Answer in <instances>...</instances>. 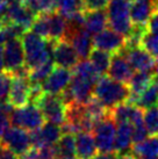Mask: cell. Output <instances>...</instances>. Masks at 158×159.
I'll return each instance as SVG.
<instances>
[{
  "label": "cell",
  "mask_w": 158,
  "mask_h": 159,
  "mask_svg": "<svg viewBox=\"0 0 158 159\" xmlns=\"http://www.w3.org/2000/svg\"><path fill=\"white\" fill-rule=\"evenodd\" d=\"M100 75L94 70L93 65L87 59L79 61L72 70L70 84L67 86L72 95L73 102L85 103L93 95V89Z\"/></svg>",
  "instance_id": "obj_1"
},
{
  "label": "cell",
  "mask_w": 158,
  "mask_h": 159,
  "mask_svg": "<svg viewBox=\"0 0 158 159\" xmlns=\"http://www.w3.org/2000/svg\"><path fill=\"white\" fill-rule=\"evenodd\" d=\"M93 97L110 111L120 103L127 102L130 98V89L122 81L112 79L105 75L98 78L93 89Z\"/></svg>",
  "instance_id": "obj_2"
},
{
  "label": "cell",
  "mask_w": 158,
  "mask_h": 159,
  "mask_svg": "<svg viewBox=\"0 0 158 159\" xmlns=\"http://www.w3.org/2000/svg\"><path fill=\"white\" fill-rule=\"evenodd\" d=\"M21 41L25 50V69L27 71L53 58V41L45 40L31 30L25 31L21 36Z\"/></svg>",
  "instance_id": "obj_3"
},
{
  "label": "cell",
  "mask_w": 158,
  "mask_h": 159,
  "mask_svg": "<svg viewBox=\"0 0 158 159\" xmlns=\"http://www.w3.org/2000/svg\"><path fill=\"white\" fill-rule=\"evenodd\" d=\"M130 1L129 0H110L108 4L107 19L108 26L126 39L130 35L132 22L129 15Z\"/></svg>",
  "instance_id": "obj_4"
},
{
  "label": "cell",
  "mask_w": 158,
  "mask_h": 159,
  "mask_svg": "<svg viewBox=\"0 0 158 159\" xmlns=\"http://www.w3.org/2000/svg\"><path fill=\"white\" fill-rule=\"evenodd\" d=\"M44 122L45 117L40 107L30 102L20 108H14L11 113V124L25 129L27 131L40 129Z\"/></svg>",
  "instance_id": "obj_5"
},
{
  "label": "cell",
  "mask_w": 158,
  "mask_h": 159,
  "mask_svg": "<svg viewBox=\"0 0 158 159\" xmlns=\"http://www.w3.org/2000/svg\"><path fill=\"white\" fill-rule=\"evenodd\" d=\"M36 106L42 111L45 121L53 122L58 125H63L66 120V105L62 99L61 94H48L43 93L36 102Z\"/></svg>",
  "instance_id": "obj_6"
},
{
  "label": "cell",
  "mask_w": 158,
  "mask_h": 159,
  "mask_svg": "<svg viewBox=\"0 0 158 159\" xmlns=\"http://www.w3.org/2000/svg\"><path fill=\"white\" fill-rule=\"evenodd\" d=\"M29 95L30 81L28 79V71L23 67L12 75V83L7 95V101L14 108H20L29 103Z\"/></svg>",
  "instance_id": "obj_7"
},
{
  "label": "cell",
  "mask_w": 158,
  "mask_h": 159,
  "mask_svg": "<svg viewBox=\"0 0 158 159\" xmlns=\"http://www.w3.org/2000/svg\"><path fill=\"white\" fill-rule=\"evenodd\" d=\"M116 134V123L109 114L104 119L95 122L92 130V135L97 144V149L100 152L114 151V141Z\"/></svg>",
  "instance_id": "obj_8"
},
{
  "label": "cell",
  "mask_w": 158,
  "mask_h": 159,
  "mask_svg": "<svg viewBox=\"0 0 158 159\" xmlns=\"http://www.w3.org/2000/svg\"><path fill=\"white\" fill-rule=\"evenodd\" d=\"M5 71L13 75L25 67V50L21 37H15L4 44Z\"/></svg>",
  "instance_id": "obj_9"
},
{
  "label": "cell",
  "mask_w": 158,
  "mask_h": 159,
  "mask_svg": "<svg viewBox=\"0 0 158 159\" xmlns=\"http://www.w3.org/2000/svg\"><path fill=\"white\" fill-rule=\"evenodd\" d=\"M0 142L21 157L31 148L30 134L19 127H9L2 135Z\"/></svg>",
  "instance_id": "obj_10"
},
{
  "label": "cell",
  "mask_w": 158,
  "mask_h": 159,
  "mask_svg": "<svg viewBox=\"0 0 158 159\" xmlns=\"http://www.w3.org/2000/svg\"><path fill=\"white\" fill-rule=\"evenodd\" d=\"M121 52L124 55V57L127 58V61L135 71H148V72L154 71L157 59L152 57L141 45H132V47L126 45L121 50Z\"/></svg>",
  "instance_id": "obj_11"
},
{
  "label": "cell",
  "mask_w": 158,
  "mask_h": 159,
  "mask_svg": "<svg viewBox=\"0 0 158 159\" xmlns=\"http://www.w3.org/2000/svg\"><path fill=\"white\" fill-rule=\"evenodd\" d=\"M93 48L100 49L109 53L120 52L127 43L126 37L116 33L112 28H105L104 30L93 35Z\"/></svg>",
  "instance_id": "obj_12"
},
{
  "label": "cell",
  "mask_w": 158,
  "mask_h": 159,
  "mask_svg": "<svg viewBox=\"0 0 158 159\" xmlns=\"http://www.w3.org/2000/svg\"><path fill=\"white\" fill-rule=\"evenodd\" d=\"M51 56L53 63L58 66L73 70V67L78 64L79 57L70 42L65 40L53 41Z\"/></svg>",
  "instance_id": "obj_13"
},
{
  "label": "cell",
  "mask_w": 158,
  "mask_h": 159,
  "mask_svg": "<svg viewBox=\"0 0 158 159\" xmlns=\"http://www.w3.org/2000/svg\"><path fill=\"white\" fill-rule=\"evenodd\" d=\"M72 70L62 66H53L50 75L41 84L44 93L48 94H61L70 84Z\"/></svg>",
  "instance_id": "obj_14"
},
{
  "label": "cell",
  "mask_w": 158,
  "mask_h": 159,
  "mask_svg": "<svg viewBox=\"0 0 158 159\" xmlns=\"http://www.w3.org/2000/svg\"><path fill=\"white\" fill-rule=\"evenodd\" d=\"M107 73H108V77H110L112 79L128 84V81L134 73V69L129 64L127 58L124 57V55L120 51L116 53H112L110 64Z\"/></svg>",
  "instance_id": "obj_15"
},
{
  "label": "cell",
  "mask_w": 158,
  "mask_h": 159,
  "mask_svg": "<svg viewBox=\"0 0 158 159\" xmlns=\"http://www.w3.org/2000/svg\"><path fill=\"white\" fill-rule=\"evenodd\" d=\"M157 7L158 2H151L146 0H132L129 15L132 25L146 26V23Z\"/></svg>",
  "instance_id": "obj_16"
},
{
  "label": "cell",
  "mask_w": 158,
  "mask_h": 159,
  "mask_svg": "<svg viewBox=\"0 0 158 159\" xmlns=\"http://www.w3.org/2000/svg\"><path fill=\"white\" fill-rule=\"evenodd\" d=\"M65 41L70 42L80 59H87L90 52L93 49V41L92 35H90L87 31L85 30V28L73 33L67 39H65Z\"/></svg>",
  "instance_id": "obj_17"
},
{
  "label": "cell",
  "mask_w": 158,
  "mask_h": 159,
  "mask_svg": "<svg viewBox=\"0 0 158 159\" xmlns=\"http://www.w3.org/2000/svg\"><path fill=\"white\" fill-rule=\"evenodd\" d=\"M76 157L77 159H91L97 155V144L91 133L76 134Z\"/></svg>",
  "instance_id": "obj_18"
},
{
  "label": "cell",
  "mask_w": 158,
  "mask_h": 159,
  "mask_svg": "<svg viewBox=\"0 0 158 159\" xmlns=\"http://www.w3.org/2000/svg\"><path fill=\"white\" fill-rule=\"evenodd\" d=\"M132 143V125L130 123H120L116 128L114 151L118 156L129 153Z\"/></svg>",
  "instance_id": "obj_19"
},
{
  "label": "cell",
  "mask_w": 158,
  "mask_h": 159,
  "mask_svg": "<svg viewBox=\"0 0 158 159\" xmlns=\"http://www.w3.org/2000/svg\"><path fill=\"white\" fill-rule=\"evenodd\" d=\"M84 15H85L84 28L90 35H95L108 26L107 12H105L104 9L84 12Z\"/></svg>",
  "instance_id": "obj_20"
},
{
  "label": "cell",
  "mask_w": 158,
  "mask_h": 159,
  "mask_svg": "<svg viewBox=\"0 0 158 159\" xmlns=\"http://www.w3.org/2000/svg\"><path fill=\"white\" fill-rule=\"evenodd\" d=\"M152 80H154L152 72H148V71H136V72H134L132 78L129 79L127 84L129 89H130V98H129L128 102L132 103V100L138 94L143 92Z\"/></svg>",
  "instance_id": "obj_21"
},
{
  "label": "cell",
  "mask_w": 158,
  "mask_h": 159,
  "mask_svg": "<svg viewBox=\"0 0 158 159\" xmlns=\"http://www.w3.org/2000/svg\"><path fill=\"white\" fill-rule=\"evenodd\" d=\"M56 146L57 159H77L76 157V138L71 133H63Z\"/></svg>",
  "instance_id": "obj_22"
},
{
  "label": "cell",
  "mask_w": 158,
  "mask_h": 159,
  "mask_svg": "<svg viewBox=\"0 0 158 159\" xmlns=\"http://www.w3.org/2000/svg\"><path fill=\"white\" fill-rule=\"evenodd\" d=\"M49 41L63 40L66 33V19L57 11L49 12Z\"/></svg>",
  "instance_id": "obj_23"
},
{
  "label": "cell",
  "mask_w": 158,
  "mask_h": 159,
  "mask_svg": "<svg viewBox=\"0 0 158 159\" xmlns=\"http://www.w3.org/2000/svg\"><path fill=\"white\" fill-rule=\"evenodd\" d=\"M132 103L141 107L142 109H146L150 107H154L158 105V84L156 81H151L150 85L143 92L138 94Z\"/></svg>",
  "instance_id": "obj_24"
},
{
  "label": "cell",
  "mask_w": 158,
  "mask_h": 159,
  "mask_svg": "<svg viewBox=\"0 0 158 159\" xmlns=\"http://www.w3.org/2000/svg\"><path fill=\"white\" fill-rule=\"evenodd\" d=\"M132 155L137 158L158 157V136H151L132 146Z\"/></svg>",
  "instance_id": "obj_25"
},
{
  "label": "cell",
  "mask_w": 158,
  "mask_h": 159,
  "mask_svg": "<svg viewBox=\"0 0 158 159\" xmlns=\"http://www.w3.org/2000/svg\"><path fill=\"white\" fill-rule=\"evenodd\" d=\"M88 58H90V62L93 65L94 70L99 73V75H104L105 73H107L110 64L112 53L100 50V49L93 48L92 51L90 52Z\"/></svg>",
  "instance_id": "obj_26"
},
{
  "label": "cell",
  "mask_w": 158,
  "mask_h": 159,
  "mask_svg": "<svg viewBox=\"0 0 158 159\" xmlns=\"http://www.w3.org/2000/svg\"><path fill=\"white\" fill-rule=\"evenodd\" d=\"M53 66H55V63L53 58H50L47 62L42 63L28 71V79L30 81V84H42L53 71Z\"/></svg>",
  "instance_id": "obj_27"
},
{
  "label": "cell",
  "mask_w": 158,
  "mask_h": 159,
  "mask_svg": "<svg viewBox=\"0 0 158 159\" xmlns=\"http://www.w3.org/2000/svg\"><path fill=\"white\" fill-rule=\"evenodd\" d=\"M143 123L150 136H158V105L146 108L143 113Z\"/></svg>",
  "instance_id": "obj_28"
},
{
  "label": "cell",
  "mask_w": 158,
  "mask_h": 159,
  "mask_svg": "<svg viewBox=\"0 0 158 159\" xmlns=\"http://www.w3.org/2000/svg\"><path fill=\"white\" fill-rule=\"evenodd\" d=\"M29 30L35 33L45 40H49V19L48 13H40L36 15Z\"/></svg>",
  "instance_id": "obj_29"
},
{
  "label": "cell",
  "mask_w": 158,
  "mask_h": 159,
  "mask_svg": "<svg viewBox=\"0 0 158 159\" xmlns=\"http://www.w3.org/2000/svg\"><path fill=\"white\" fill-rule=\"evenodd\" d=\"M56 11L64 18H67L78 11H83L81 0H56Z\"/></svg>",
  "instance_id": "obj_30"
},
{
  "label": "cell",
  "mask_w": 158,
  "mask_h": 159,
  "mask_svg": "<svg viewBox=\"0 0 158 159\" xmlns=\"http://www.w3.org/2000/svg\"><path fill=\"white\" fill-rule=\"evenodd\" d=\"M140 45L144 50H146L152 57L158 59V37L154 35L152 33H150L148 29L144 33V35L142 36V39L140 41Z\"/></svg>",
  "instance_id": "obj_31"
},
{
  "label": "cell",
  "mask_w": 158,
  "mask_h": 159,
  "mask_svg": "<svg viewBox=\"0 0 158 159\" xmlns=\"http://www.w3.org/2000/svg\"><path fill=\"white\" fill-rule=\"evenodd\" d=\"M35 159H57L56 146L44 144V145L36 148Z\"/></svg>",
  "instance_id": "obj_32"
},
{
  "label": "cell",
  "mask_w": 158,
  "mask_h": 159,
  "mask_svg": "<svg viewBox=\"0 0 158 159\" xmlns=\"http://www.w3.org/2000/svg\"><path fill=\"white\" fill-rule=\"evenodd\" d=\"M12 83V75L8 72H0V100H7Z\"/></svg>",
  "instance_id": "obj_33"
},
{
  "label": "cell",
  "mask_w": 158,
  "mask_h": 159,
  "mask_svg": "<svg viewBox=\"0 0 158 159\" xmlns=\"http://www.w3.org/2000/svg\"><path fill=\"white\" fill-rule=\"evenodd\" d=\"M110 0H81V7L84 12H90V11H99V9H105Z\"/></svg>",
  "instance_id": "obj_34"
},
{
  "label": "cell",
  "mask_w": 158,
  "mask_h": 159,
  "mask_svg": "<svg viewBox=\"0 0 158 159\" xmlns=\"http://www.w3.org/2000/svg\"><path fill=\"white\" fill-rule=\"evenodd\" d=\"M148 131L145 129L144 124H140V125H134L132 127V143L136 144L140 142L144 141L148 137Z\"/></svg>",
  "instance_id": "obj_35"
},
{
  "label": "cell",
  "mask_w": 158,
  "mask_h": 159,
  "mask_svg": "<svg viewBox=\"0 0 158 159\" xmlns=\"http://www.w3.org/2000/svg\"><path fill=\"white\" fill-rule=\"evenodd\" d=\"M146 29L158 37V7L156 8V11L154 12V14L151 15L150 20L146 23Z\"/></svg>",
  "instance_id": "obj_36"
},
{
  "label": "cell",
  "mask_w": 158,
  "mask_h": 159,
  "mask_svg": "<svg viewBox=\"0 0 158 159\" xmlns=\"http://www.w3.org/2000/svg\"><path fill=\"white\" fill-rule=\"evenodd\" d=\"M9 125H11V115L0 111V139L5 131L9 128Z\"/></svg>",
  "instance_id": "obj_37"
},
{
  "label": "cell",
  "mask_w": 158,
  "mask_h": 159,
  "mask_svg": "<svg viewBox=\"0 0 158 159\" xmlns=\"http://www.w3.org/2000/svg\"><path fill=\"white\" fill-rule=\"evenodd\" d=\"M0 159H19V156L0 142Z\"/></svg>",
  "instance_id": "obj_38"
},
{
  "label": "cell",
  "mask_w": 158,
  "mask_h": 159,
  "mask_svg": "<svg viewBox=\"0 0 158 159\" xmlns=\"http://www.w3.org/2000/svg\"><path fill=\"white\" fill-rule=\"evenodd\" d=\"M118 157V153L115 151H112V152H101L99 155H95L94 157H92L91 159H116Z\"/></svg>",
  "instance_id": "obj_39"
},
{
  "label": "cell",
  "mask_w": 158,
  "mask_h": 159,
  "mask_svg": "<svg viewBox=\"0 0 158 159\" xmlns=\"http://www.w3.org/2000/svg\"><path fill=\"white\" fill-rule=\"evenodd\" d=\"M4 47H2V44H0V72H4Z\"/></svg>",
  "instance_id": "obj_40"
},
{
  "label": "cell",
  "mask_w": 158,
  "mask_h": 159,
  "mask_svg": "<svg viewBox=\"0 0 158 159\" xmlns=\"http://www.w3.org/2000/svg\"><path fill=\"white\" fill-rule=\"evenodd\" d=\"M152 75H154V81H156L158 84V61L156 62V65H155L154 71H152Z\"/></svg>",
  "instance_id": "obj_41"
},
{
  "label": "cell",
  "mask_w": 158,
  "mask_h": 159,
  "mask_svg": "<svg viewBox=\"0 0 158 159\" xmlns=\"http://www.w3.org/2000/svg\"><path fill=\"white\" fill-rule=\"evenodd\" d=\"M116 159H135V156L130 155V153H126V155H121L118 156Z\"/></svg>",
  "instance_id": "obj_42"
},
{
  "label": "cell",
  "mask_w": 158,
  "mask_h": 159,
  "mask_svg": "<svg viewBox=\"0 0 158 159\" xmlns=\"http://www.w3.org/2000/svg\"><path fill=\"white\" fill-rule=\"evenodd\" d=\"M4 26V20H2V16H0V29Z\"/></svg>",
  "instance_id": "obj_43"
},
{
  "label": "cell",
  "mask_w": 158,
  "mask_h": 159,
  "mask_svg": "<svg viewBox=\"0 0 158 159\" xmlns=\"http://www.w3.org/2000/svg\"><path fill=\"white\" fill-rule=\"evenodd\" d=\"M146 1H151V2H158V0H146Z\"/></svg>",
  "instance_id": "obj_44"
},
{
  "label": "cell",
  "mask_w": 158,
  "mask_h": 159,
  "mask_svg": "<svg viewBox=\"0 0 158 159\" xmlns=\"http://www.w3.org/2000/svg\"><path fill=\"white\" fill-rule=\"evenodd\" d=\"M20 159H27V158H23V157H21V158H20Z\"/></svg>",
  "instance_id": "obj_45"
},
{
  "label": "cell",
  "mask_w": 158,
  "mask_h": 159,
  "mask_svg": "<svg viewBox=\"0 0 158 159\" xmlns=\"http://www.w3.org/2000/svg\"><path fill=\"white\" fill-rule=\"evenodd\" d=\"M129 1H132V0H129Z\"/></svg>",
  "instance_id": "obj_46"
}]
</instances>
